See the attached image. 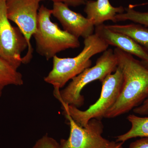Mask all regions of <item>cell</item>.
I'll list each match as a JSON object with an SVG mask.
<instances>
[{
  "instance_id": "cell-1",
  "label": "cell",
  "mask_w": 148,
  "mask_h": 148,
  "mask_svg": "<svg viewBox=\"0 0 148 148\" xmlns=\"http://www.w3.org/2000/svg\"><path fill=\"white\" fill-rule=\"evenodd\" d=\"M114 53L121 70L123 83L120 94L104 118H113L127 113L140 106L148 98V68L133 55L119 49Z\"/></svg>"
},
{
  "instance_id": "cell-2",
  "label": "cell",
  "mask_w": 148,
  "mask_h": 148,
  "mask_svg": "<svg viewBox=\"0 0 148 148\" xmlns=\"http://www.w3.org/2000/svg\"><path fill=\"white\" fill-rule=\"evenodd\" d=\"M83 49L72 58H53V68L44 78L46 82L52 85L54 90H59L70 79L82 73L92 64L90 58L108 49L109 45L95 34L84 39Z\"/></svg>"
},
{
  "instance_id": "cell-3",
  "label": "cell",
  "mask_w": 148,
  "mask_h": 148,
  "mask_svg": "<svg viewBox=\"0 0 148 148\" xmlns=\"http://www.w3.org/2000/svg\"><path fill=\"white\" fill-rule=\"evenodd\" d=\"M52 10L42 5L38 13L36 30L33 35L37 53L47 60L53 58L58 53L80 45L78 38L65 30L51 20Z\"/></svg>"
},
{
  "instance_id": "cell-4",
  "label": "cell",
  "mask_w": 148,
  "mask_h": 148,
  "mask_svg": "<svg viewBox=\"0 0 148 148\" xmlns=\"http://www.w3.org/2000/svg\"><path fill=\"white\" fill-rule=\"evenodd\" d=\"M117 61L111 49H107L98 58L95 66L87 68L72 79L69 85L62 90H54L53 94L61 104L78 108L83 105L84 98L81 94L85 86L95 80L102 82L109 75L115 71Z\"/></svg>"
},
{
  "instance_id": "cell-5",
  "label": "cell",
  "mask_w": 148,
  "mask_h": 148,
  "mask_svg": "<svg viewBox=\"0 0 148 148\" xmlns=\"http://www.w3.org/2000/svg\"><path fill=\"white\" fill-rule=\"evenodd\" d=\"M123 83L121 70L117 68L113 74L106 77L102 82L101 95L98 101L85 111L76 107L62 103L63 114H69L75 122L82 127H86L92 119L101 120L104 117L119 97Z\"/></svg>"
},
{
  "instance_id": "cell-6",
  "label": "cell",
  "mask_w": 148,
  "mask_h": 148,
  "mask_svg": "<svg viewBox=\"0 0 148 148\" xmlns=\"http://www.w3.org/2000/svg\"><path fill=\"white\" fill-rule=\"evenodd\" d=\"M42 0H5L8 18L17 25L28 43V51L22 63L28 64L33 57L31 38L36 30L40 3Z\"/></svg>"
},
{
  "instance_id": "cell-7",
  "label": "cell",
  "mask_w": 148,
  "mask_h": 148,
  "mask_svg": "<svg viewBox=\"0 0 148 148\" xmlns=\"http://www.w3.org/2000/svg\"><path fill=\"white\" fill-rule=\"evenodd\" d=\"M28 47L20 29L8 18L5 0H0V57L17 70L22 63L21 53Z\"/></svg>"
},
{
  "instance_id": "cell-8",
  "label": "cell",
  "mask_w": 148,
  "mask_h": 148,
  "mask_svg": "<svg viewBox=\"0 0 148 148\" xmlns=\"http://www.w3.org/2000/svg\"><path fill=\"white\" fill-rule=\"evenodd\" d=\"M69 121L70 133L67 140L61 139V148H108L110 142L103 138V125L101 120L92 119L86 127L77 124L69 114L64 113Z\"/></svg>"
},
{
  "instance_id": "cell-9",
  "label": "cell",
  "mask_w": 148,
  "mask_h": 148,
  "mask_svg": "<svg viewBox=\"0 0 148 148\" xmlns=\"http://www.w3.org/2000/svg\"><path fill=\"white\" fill-rule=\"evenodd\" d=\"M53 3L52 14L60 22L64 30L78 38L85 39L93 34L95 26L87 17L72 10L64 3Z\"/></svg>"
},
{
  "instance_id": "cell-10",
  "label": "cell",
  "mask_w": 148,
  "mask_h": 148,
  "mask_svg": "<svg viewBox=\"0 0 148 148\" xmlns=\"http://www.w3.org/2000/svg\"><path fill=\"white\" fill-rule=\"evenodd\" d=\"M95 34L100 37L108 45L132 55L142 60L148 68V52L140 45L126 35L112 31L104 24L95 27Z\"/></svg>"
},
{
  "instance_id": "cell-11",
  "label": "cell",
  "mask_w": 148,
  "mask_h": 148,
  "mask_svg": "<svg viewBox=\"0 0 148 148\" xmlns=\"http://www.w3.org/2000/svg\"><path fill=\"white\" fill-rule=\"evenodd\" d=\"M84 11L86 17L96 27L107 21L115 22L116 16L124 12L125 8L121 6H113L109 0H87Z\"/></svg>"
},
{
  "instance_id": "cell-12",
  "label": "cell",
  "mask_w": 148,
  "mask_h": 148,
  "mask_svg": "<svg viewBox=\"0 0 148 148\" xmlns=\"http://www.w3.org/2000/svg\"><path fill=\"white\" fill-rule=\"evenodd\" d=\"M106 26L112 31L129 37L148 52V27L136 23Z\"/></svg>"
},
{
  "instance_id": "cell-13",
  "label": "cell",
  "mask_w": 148,
  "mask_h": 148,
  "mask_svg": "<svg viewBox=\"0 0 148 148\" xmlns=\"http://www.w3.org/2000/svg\"><path fill=\"white\" fill-rule=\"evenodd\" d=\"M127 119L131 123V128L125 134L118 136L116 142L123 143L132 138H148V117L131 114L127 116Z\"/></svg>"
},
{
  "instance_id": "cell-14",
  "label": "cell",
  "mask_w": 148,
  "mask_h": 148,
  "mask_svg": "<svg viewBox=\"0 0 148 148\" xmlns=\"http://www.w3.org/2000/svg\"><path fill=\"white\" fill-rule=\"evenodd\" d=\"M24 84L21 73L0 57V97L3 90L9 85L19 86Z\"/></svg>"
},
{
  "instance_id": "cell-15",
  "label": "cell",
  "mask_w": 148,
  "mask_h": 148,
  "mask_svg": "<svg viewBox=\"0 0 148 148\" xmlns=\"http://www.w3.org/2000/svg\"><path fill=\"white\" fill-rule=\"evenodd\" d=\"M127 20L148 27V11H138L135 10L132 7H129L125 8L123 13L117 14L115 16V23Z\"/></svg>"
},
{
  "instance_id": "cell-16",
  "label": "cell",
  "mask_w": 148,
  "mask_h": 148,
  "mask_svg": "<svg viewBox=\"0 0 148 148\" xmlns=\"http://www.w3.org/2000/svg\"><path fill=\"white\" fill-rule=\"evenodd\" d=\"M32 148H61L60 144L47 135L39 139Z\"/></svg>"
},
{
  "instance_id": "cell-17",
  "label": "cell",
  "mask_w": 148,
  "mask_h": 148,
  "mask_svg": "<svg viewBox=\"0 0 148 148\" xmlns=\"http://www.w3.org/2000/svg\"><path fill=\"white\" fill-rule=\"evenodd\" d=\"M44 1V0H42ZM52 1L53 3L61 2L64 3L69 7H73L80 6L82 5H85L87 0H49Z\"/></svg>"
},
{
  "instance_id": "cell-18",
  "label": "cell",
  "mask_w": 148,
  "mask_h": 148,
  "mask_svg": "<svg viewBox=\"0 0 148 148\" xmlns=\"http://www.w3.org/2000/svg\"><path fill=\"white\" fill-rule=\"evenodd\" d=\"M129 148H148V138H142L131 143Z\"/></svg>"
},
{
  "instance_id": "cell-19",
  "label": "cell",
  "mask_w": 148,
  "mask_h": 148,
  "mask_svg": "<svg viewBox=\"0 0 148 148\" xmlns=\"http://www.w3.org/2000/svg\"><path fill=\"white\" fill-rule=\"evenodd\" d=\"M133 112L140 115L148 114V98L140 106L133 109Z\"/></svg>"
},
{
  "instance_id": "cell-20",
  "label": "cell",
  "mask_w": 148,
  "mask_h": 148,
  "mask_svg": "<svg viewBox=\"0 0 148 148\" xmlns=\"http://www.w3.org/2000/svg\"><path fill=\"white\" fill-rule=\"evenodd\" d=\"M123 143L120 142H111L108 148H123Z\"/></svg>"
}]
</instances>
